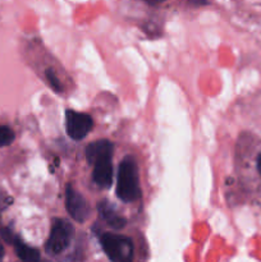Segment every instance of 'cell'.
<instances>
[{
  "mask_svg": "<svg viewBox=\"0 0 261 262\" xmlns=\"http://www.w3.org/2000/svg\"><path fill=\"white\" fill-rule=\"evenodd\" d=\"M3 257H4V247H3V245L0 243V262H2Z\"/></svg>",
  "mask_w": 261,
  "mask_h": 262,
  "instance_id": "4fadbf2b",
  "label": "cell"
},
{
  "mask_svg": "<svg viewBox=\"0 0 261 262\" xmlns=\"http://www.w3.org/2000/svg\"><path fill=\"white\" fill-rule=\"evenodd\" d=\"M100 242L107 258L112 262H132L133 245L128 237L104 233Z\"/></svg>",
  "mask_w": 261,
  "mask_h": 262,
  "instance_id": "7a4b0ae2",
  "label": "cell"
},
{
  "mask_svg": "<svg viewBox=\"0 0 261 262\" xmlns=\"http://www.w3.org/2000/svg\"><path fill=\"white\" fill-rule=\"evenodd\" d=\"M45 74H46V78H48V82H49V84H50L51 89H53L56 94H60V92L63 91V86H61L60 81H59V78H58V76L55 74V72H54L51 68H49V69H46Z\"/></svg>",
  "mask_w": 261,
  "mask_h": 262,
  "instance_id": "8fae6325",
  "label": "cell"
},
{
  "mask_svg": "<svg viewBox=\"0 0 261 262\" xmlns=\"http://www.w3.org/2000/svg\"><path fill=\"white\" fill-rule=\"evenodd\" d=\"M41 262H46V261H41Z\"/></svg>",
  "mask_w": 261,
  "mask_h": 262,
  "instance_id": "5bb4252c",
  "label": "cell"
},
{
  "mask_svg": "<svg viewBox=\"0 0 261 262\" xmlns=\"http://www.w3.org/2000/svg\"><path fill=\"white\" fill-rule=\"evenodd\" d=\"M97 210H99L100 215L102 216V219L107 223L112 228L114 229H122L127 224V220L122 216V215L118 214L115 211V209L113 207V205L110 204L106 200H102L101 202H99L97 205Z\"/></svg>",
  "mask_w": 261,
  "mask_h": 262,
  "instance_id": "ba28073f",
  "label": "cell"
},
{
  "mask_svg": "<svg viewBox=\"0 0 261 262\" xmlns=\"http://www.w3.org/2000/svg\"><path fill=\"white\" fill-rule=\"evenodd\" d=\"M74 235V228L68 220L54 219L51 224L50 235L46 241L45 250L49 255H60L68 248Z\"/></svg>",
  "mask_w": 261,
  "mask_h": 262,
  "instance_id": "3957f363",
  "label": "cell"
},
{
  "mask_svg": "<svg viewBox=\"0 0 261 262\" xmlns=\"http://www.w3.org/2000/svg\"><path fill=\"white\" fill-rule=\"evenodd\" d=\"M140 178L137 163L132 156L123 159L118 169L117 196L123 202H133L140 199Z\"/></svg>",
  "mask_w": 261,
  "mask_h": 262,
  "instance_id": "6da1fadb",
  "label": "cell"
},
{
  "mask_svg": "<svg viewBox=\"0 0 261 262\" xmlns=\"http://www.w3.org/2000/svg\"><path fill=\"white\" fill-rule=\"evenodd\" d=\"M114 145L107 140L94 141L86 147V159L91 165L105 158H113Z\"/></svg>",
  "mask_w": 261,
  "mask_h": 262,
  "instance_id": "8992f818",
  "label": "cell"
},
{
  "mask_svg": "<svg viewBox=\"0 0 261 262\" xmlns=\"http://www.w3.org/2000/svg\"><path fill=\"white\" fill-rule=\"evenodd\" d=\"M12 246L14 247L15 253H17L18 258L22 262H41L40 258V252H38L36 248L30 247V246L26 245L19 237L15 235L14 239H13Z\"/></svg>",
  "mask_w": 261,
  "mask_h": 262,
  "instance_id": "9c48e42d",
  "label": "cell"
},
{
  "mask_svg": "<svg viewBox=\"0 0 261 262\" xmlns=\"http://www.w3.org/2000/svg\"><path fill=\"white\" fill-rule=\"evenodd\" d=\"M66 207L72 219L77 223H86L91 215V209L84 197L72 184H67L66 187Z\"/></svg>",
  "mask_w": 261,
  "mask_h": 262,
  "instance_id": "5b68a950",
  "label": "cell"
},
{
  "mask_svg": "<svg viewBox=\"0 0 261 262\" xmlns=\"http://www.w3.org/2000/svg\"><path fill=\"white\" fill-rule=\"evenodd\" d=\"M257 170H258V173L261 174V154L258 155V158H257Z\"/></svg>",
  "mask_w": 261,
  "mask_h": 262,
  "instance_id": "7c38bea8",
  "label": "cell"
},
{
  "mask_svg": "<svg viewBox=\"0 0 261 262\" xmlns=\"http://www.w3.org/2000/svg\"><path fill=\"white\" fill-rule=\"evenodd\" d=\"M94 177L95 183L101 188H109L113 182V164L112 158H105L96 161L94 164Z\"/></svg>",
  "mask_w": 261,
  "mask_h": 262,
  "instance_id": "52a82bcc",
  "label": "cell"
},
{
  "mask_svg": "<svg viewBox=\"0 0 261 262\" xmlns=\"http://www.w3.org/2000/svg\"><path fill=\"white\" fill-rule=\"evenodd\" d=\"M15 135L7 125H0V147L9 146L14 141Z\"/></svg>",
  "mask_w": 261,
  "mask_h": 262,
  "instance_id": "30bf717a",
  "label": "cell"
},
{
  "mask_svg": "<svg viewBox=\"0 0 261 262\" xmlns=\"http://www.w3.org/2000/svg\"><path fill=\"white\" fill-rule=\"evenodd\" d=\"M94 127V120L90 115L83 113L67 110L66 112V130L67 135L74 141H81L89 135Z\"/></svg>",
  "mask_w": 261,
  "mask_h": 262,
  "instance_id": "277c9868",
  "label": "cell"
}]
</instances>
